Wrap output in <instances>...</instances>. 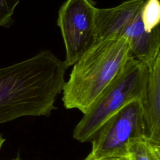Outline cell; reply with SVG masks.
Returning a JSON list of instances; mask_svg holds the SVG:
<instances>
[{
  "label": "cell",
  "mask_w": 160,
  "mask_h": 160,
  "mask_svg": "<svg viewBox=\"0 0 160 160\" xmlns=\"http://www.w3.org/2000/svg\"><path fill=\"white\" fill-rule=\"evenodd\" d=\"M67 68L48 50L0 68V124L24 116H49L56 109Z\"/></svg>",
  "instance_id": "cell-1"
},
{
  "label": "cell",
  "mask_w": 160,
  "mask_h": 160,
  "mask_svg": "<svg viewBox=\"0 0 160 160\" xmlns=\"http://www.w3.org/2000/svg\"><path fill=\"white\" fill-rule=\"evenodd\" d=\"M129 57V44L122 35L113 34L94 44L73 64L62 89L64 106L84 114Z\"/></svg>",
  "instance_id": "cell-2"
},
{
  "label": "cell",
  "mask_w": 160,
  "mask_h": 160,
  "mask_svg": "<svg viewBox=\"0 0 160 160\" xmlns=\"http://www.w3.org/2000/svg\"><path fill=\"white\" fill-rule=\"evenodd\" d=\"M149 67L129 57L114 79L84 114L73 130V138L81 142L91 140L100 127L131 101L144 98Z\"/></svg>",
  "instance_id": "cell-3"
},
{
  "label": "cell",
  "mask_w": 160,
  "mask_h": 160,
  "mask_svg": "<svg viewBox=\"0 0 160 160\" xmlns=\"http://www.w3.org/2000/svg\"><path fill=\"white\" fill-rule=\"evenodd\" d=\"M143 135H146V130L141 101L135 99L117 111L100 127L91 140V152L99 159L127 156L129 141Z\"/></svg>",
  "instance_id": "cell-4"
},
{
  "label": "cell",
  "mask_w": 160,
  "mask_h": 160,
  "mask_svg": "<svg viewBox=\"0 0 160 160\" xmlns=\"http://www.w3.org/2000/svg\"><path fill=\"white\" fill-rule=\"evenodd\" d=\"M96 9L91 0H66L59 8L57 24L65 46L68 68L94 44Z\"/></svg>",
  "instance_id": "cell-5"
},
{
  "label": "cell",
  "mask_w": 160,
  "mask_h": 160,
  "mask_svg": "<svg viewBox=\"0 0 160 160\" xmlns=\"http://www.w3.org/2000/svg\"><path fill=\"white\" fill-rule=\"evenodd\" d=\"M146 1L128 0L113 8H97L94 44L111 34H121L140 14Z\"/></svg>",
  "instance_id": "cell-6"
},
{
  "label": "cell",
  "mask_w": 160,
  "mask_h": 160,
  "mask_svg": "<svg viewBox=\"0 0 160 160\" xmlns=\"http://www.w3.org/2000/svg\"><path fill=\"white\" fill-rule=\"evenodd\" d=\"M121 35L124 36L129 42L130 57L142 61L150 68L160 54L159 26L151 32H146L140 13Z\"/></svg>",
  "instance_id": "cell-7"
},
{
  "label": "cell",
  "mask_w": 160,
  "mask_h": 160,
  "mask_svg": "<svg viewBox=\"0 0 160 160\" xmlns=\"http://www.w3.org/2000/svg\"><path fill=\"white\" fill-rule=\"evenodd\" d=\"M141 104L146 135L160 144V54L149 68L145 94Z\"/></svg>",
  "instance_id": "cell-8"
},
{
  "label": "cell",
  "mask_w": 160,
  "mask_h": 160,
  "mask_svg": "<svg viewBox=\"0 0 160 160\" xmlns=\"http://www.w3.org/2000/svg\"><path fill=\"white\" fill-rule=\"evenodd\" d=\"M127 152L129 160H160V144L146 135L131 139Z\"/></svg>",
  "instance_id": "cell-9"
},
{
  "label": "cell",
  "mask_w": 160,
  "mask_h": 160,
  "mask_svg": "<svg viewBox=\"0 0 160 160\" xmlns=\"http://www.w3.org/2000/svg\"><path fill=\"white\" fill-rule=\"evenodd\" d=\"M141 20L146 32H151L160 22L159 0H146L141 9Z\"/></svg>",
  "instance_id": "cell-10"
},
{
  "label": "cell",
  "mask_w": 160,
  "mask_h": 160,
  "mask_svg": "<svg viewBox=\"0 0 160 160\" xmlns=\"http://www.w3.org/2000/svg\"><path fill=\"white\" fill-rule=\"evenodd\" d=\"M19 0H0V26L9 27L12 23V16Z\"/></svg>",
  "instance_id": "cell-11"
},
{
  "label": "cell",
  "mask_w": 160,
  "mask_h": 160,
  "mask_svg": "<svg viewBox=\"0 0 160 160\" xmlns=\"http://www.w3.org/2000/svg\"><path fill=\"white\" fill-rule=\"evenodd\" d=\"M102 160H129L127 156H122V157H114V158H108L102 159Z\"/></svg>",
  "instance_id": "cell-12"
},
{
  "label": "cell",
  "mask_w": 160,
  "mask_h": 160,
  "mask_svg": "<svg viewBox=\"0 0 160 160\" xmlns=\"http://www.w3.org/2000/svg\"><path fill=\"white\" fill-rule=\"evenodd\" d=\"M84 160H102V159H97L96 158L91 152H90L89 154V155L84 159Z\"/></svg>",
  "instance_id": "cell-13"
},
{
  "label": "cell",
  "mask_w": 160,
  "mask_h": 160,
  "mask_svg": "<svg viewBox=\"0 0 160 160\" xmlns=\"http://www.w3.org/2000/svg\"><path fill=\"white\" fill-rule=\"evenodd\" d=\"M5 140L6 139H5L4 138H3L2 135L1 134H0V150L2 148V146H3V144H4V142H5Z\"/></svg>",
  "instance_id": "cell-14"
},
{
  "label": "cell",
  "mask_w": 160,
  "mask_h": 160,
  "mask_svg": "<svg viewBox=\"0 0 160 160\" xmlns=\"http://www.w3.org/2000/svg\"><path fill=\"white\" fill-rule=\"evenodd\" d=\"M12 160H21V159H19V157H17L16 158H15V159H12Z\"/></svg>",
  "instance_id": "cell-15"
}]
</instances>
